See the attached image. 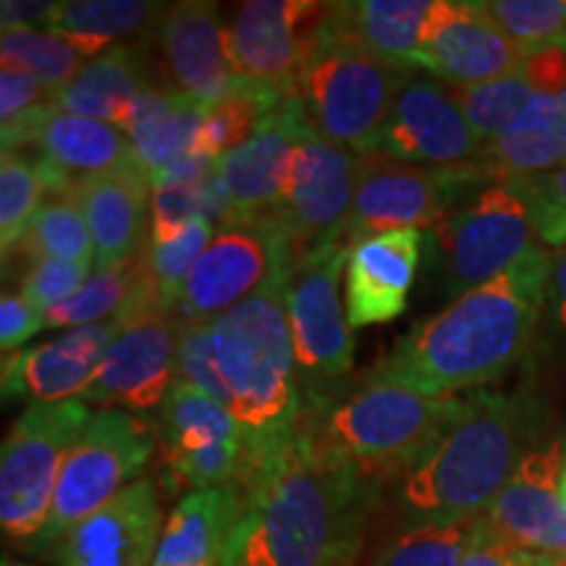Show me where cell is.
<instances>
[{"label":"cell","instance_id":"obj_34","mask_svg":"<svg viewBox=\"0 0 566 566\" xmlns=\"http://www.w3.org/2000/svg\"><path fill=\"white\" fill-rule=\"evenodd\" d=\"M483 516L457 522H409L378 554L375 566H462Z\"/></svg>","mask_w":566,"mask_h":566},{"label":"cell","instance_id":"obj_20","mask_svg":"<svg viewBox=\"0 0 566 566\" xmlns=\"http://www.w3.org/2000/svg\"><path fill=\"white\" fill-rule=\"evenodd\" d=\"M179 317L163 315L126 328L113 342L82 399L87 405L150 415L176 380Z\"/></svg>","mask_w":566,"mask_h":566},{"label":"cell","instance_id":"obj_48","mask_svg":"<svg viewBox=\"0 0 566 566\" xmlns=\"http://www.w3.org/2000/svg\"><path fill=\"white\" fill-rule=\"evenodd\" d=\"M42 331V315L19 292H3L0 300V349L19 352V346Z\"/></svg>","mask_w":566,"mask_h":566},{"label":"cell","instance_id":"obj_54","mask_svg":"<svg viewBox=\"0 0 566 566\" xmlns=\"http://www.w3.org/2000/svg\"><path fill=\"white\" fill-rule=\"evenodd\" d=\"M0 566H30V564H19V562H11V558H3Z\"/></svg>","mask_w":566,"mask_h":566},{"label":"cell","instance_id":"obj_17","mask_svg":"<svg viewBox=\"0 0 566 566\" xmlns=\"http://www.w3.org/2000/svg\"><path fill=\"white\" fill-rule=\"evenodd\" d=\"M483 3L433 0L420 40V69L451 84H480L514 74L527 59Z\"/></svg>","mask_w":566,"mask_h":566},{"label":"cell","instance_id":"obj_44","mask_svg":"<svg viewBox=\"0 0 566 566\" xmlns=\"http://www.w3.org/2000/svg\"><path fill=\"white\" fill-rule=\"evenodd\" d=\"M200 184L153 189L150 239H147V242L153 244L174 242L176 237H181V233L187 231L189 223L197 221V218H202Z\"/></svg>","mask_w":566,"mask_h":566},{"label":"cell","instance_id":"obj_50","mask_svg":"<svg viewBox=\"0 0 566 566\" xmlns=\"http://www.w3.org/2000/svg\"><path fill=\"white\" fill-rule=\"evenodd\" d=\"M216 158H210L208 153H202L200 147H192L189 153H184L181 158L168 163L163 171H158L150 179L153 189H166V187H189V184H200L202 179L216 171Z\"/></svg>","mask_w":566,"mask_h":566},{"label":"cell","instance_id":"obj_5","mask_svg":"<svg viewBox=\"0 0 566 566\" xmlns=\"http://www.w3.org/2000/svg\"><path fill=\"white\" fill-rule=\"evenodd\" d=\"M462 409L457 396L438 399L365 378L352 391L302 396L300 433L323 459L373 485L388 472L407 475Z\"/></svg>","mask_w":566,"mask_h":566},{"label":"cell","instance_id":"obj_30","mask_svg":"<svg viewBox=\"0 0 566 566\" xmlns=\"http://www.w3.org/2000/svg\"><path fill=\"white\" fill-rule=\"evenodd\" d=\"M208 111V105L181 95L163 82L142 92L132 105L124 132L147 179L192 150Z\"/></svg>","mask_w":566,"mask_h":566},{"label":"cell","instance_id":"obj_55","mask_svg":"<svg viewBox=\"0 0 566 566\" xmlns=\"http://www.w3.org/2000/svg\"><path fill=\"white\" fill-rule=\"evenodd\" d=\"M564 244H566V233H564ZM564 244H562V247H564Z\"/></svg>","mask_w":566,"mask_h":566},{"label":"cell","instance_id":"obj_33","mask_svg":"<svg viewBox=\"0 0 566 566\" xmlns=\"http://www.w3.org/2000/svg\"><path fill=\"white\" fill-rule=\"evenodd\" d=\"M27 260H63V263L95 265V242L74 197H53L38 210L19 247ZM9 263V260H6Z\"/></svg>","mask_w":566,"mask_h":566},{"label":"cell","instance_id":"obj_37","mask_svg":"<svg viewBox=\"0 0 566 566\" xmlns=\"http://www.w3.org/2000/svg\"><path fill=\"white\" fill-rule=\"evenodd\" d=\"M0 61L3 69H19L40 80L42 87L53 95L80 74L87 59L53 32L27 30L3 32L0 38Z\"/></svg>","mask_w":566,"mask_h":566},{"label":"cell","instance_id":"obj_23","mask_svg":"<svg viewBox=\"0 0 566 566\" xmlns=\"http://www.w3.org/2000/svg\"><path fill=\"white\" fill-rule=\"evenodd\" d=\"M122 334V325L108 321L66 331L34 349L13 352L3 359V399H24L32 405L82 399Z\"/></svg>","mask_w":566,"mask_h":566},{"label":"cell","instance_id":"obj_22","mask_svg":"<svg viewBox=\"0 0 566 566\" xmlns=\"http://www.w3.org/2000/svg\"><path fill=\"white\" fill-rule=\"evenodd\" d=\"M564 457L562 441L530 451L483 516L516 546L566 562V504L558 491Z\"/></svg>","mask_w":566,"mask_h":566},{"label":"cell","instance_id":"obj_21","mask_svg":"<svg viewBox=\"0 0 566 566\" xmlns=\"http://www.w3.org/2000/svg\"><path fill=\"white\" fill-rule=\"evenodd\" d=\"M158 488L142 478L95 514L76 522L55 546L59 566H153L163 533Z\"/></svg>","mask_w":566,"mask_h":566},{"label":"cell","instance_id":"obj_4","mask_svg":"<svg viewBox=\"0 0 566 566\" xmlns=\"http://www.w3.org/2000/svg\"><path fill=\"white\" fill-rule=\"evenodd\" d=\"M286 275H271L250 300L210 323L231 415L244 433L250 472L300 433L302 384L286 313ZM250 478V475H247Z\"/></svg>","mask_w":566,"mask_h":566},{"label":"cell","instance_id":"obj_57","mask_svg":"<svg viewBox=\"0 0 566 566\" xmlns=\"http://www.w3.org/2000/svg\"><path fill=\"white\" fill-rule=\"evenodd\" d=\"M153 566H155V564H153Z\"/></svg>","mask_w":566,"mask_h":566},{"label":"cell","instance_id":"obj_45","mask_svg":"<svg viewBox=\"0 0 566 566\" xmlns=\"http://www.w3.org/2000/svg\"><path fill=\"white\" fill-rule=\"evenodd\" d=\"M562 562L564 558L537 554V551L506 541L504 535H499L488 525L483 516V525H480L475 541L467 551L462 566H558Z\"/></svg>","mask_w":566,"mask_h":566},{"label":"cell","instance_id":"obj_18","mask_svg":"<svg viewBox=\"0 0 566 566\" xmlns=\"http://www.w3.org/2000/svg\"><path fill=\"white\" fill-rule=\"evenodd\" d=\"M158 80L192 101L218 105L242 87L226 48L221 11L208 0H184L163 11L155 27Z\"/></svg>","mask_w":566,"mask_h":566},{"label":"cell","instance_id":"obj_32","mask_svg":"<svg viewBox=\"0 0 566 566\" xmlns=\"http://www.w3.org/2000/svg\"><path fill=\"white\" fill-rule=\"evenodd\" d=\"M433 0H363L349 3V21L365 51L386 66L420 69V40Z\"/></svg>","mask_w":566,"mask_h":566},{"label":"cell","instance_id":"obj_31","mask_svg":"<svg viewBox=\"0 0 566 566\" xmlns=\"http://www.w3.org/2000/svg\"><path fill=\"white\" fill-rule=\"evenodd\" d=\"M168 6L145 0H69L59 3L51 30L92 61L139 34L155 32Z\"/></svg>","mask_w":566,"mask_h":566},{"label":"cell","instance_id":"obj_42","mask_svg":"<svg viewBox=\"0 0 566 566\" xmlns=\"http://www.w3.org/2000/svg\"><path fill=\"white\" fill-rule=\"evenodd\" d=\"M176 378L187 380L200 391L210 394L231 409V396L226 380L218 370L216 346H212V328L200 323L179 321V349H176Z\"/></svg>","mask_w":566,"mask_h":566},{"label":"cell","instance_id":"obj_49","mask_svg":"<svg viewBox=\"0 0 566 566\" xmlns=\"http://www.w3.org/2000/svg\"><path fill=\"white\" fill-rule=\"evenodd\" d=\"M55 11H59V3H51V0H3V6H0V30L48 32Z\"/></svg>","mask_w":566,"mask_h":566},{"label":"cell","instance_id":"obj_19","mask_svg":"<svg viewBox=\"0 0 566 566\" xmlns=\"http://www.w3.org/2000/svg\"><path fill=\"white\" fill-rule=\"evenodd\" d=\"M307 113L296 95L281 97L242 145L216 163L229 189L239 226L265 221L281 208L292 179L296 142L307 126Z\"/></svg>","mask_w":566,"mask_h":566},{"label":"cell","instance_id":"obj_41","mask_svg":"<svg viewBox=\"0 0 566 566\" xmlns=\"http://www.w3.org/2000/svg\"><path fill=\"white\" fill-rule=\"evenodd\" d=\"M483 6L525 51L566 38V0H488Z\"/></svg>","mask_w":566,"mask_h":566},{"label":"cell","instance_id":"obj_26","mask_svg":"<svg viewBox=\"0 0 566 566\" xmlns=\"http://www.w3.org/2000/svg\"><path fill=\"white\" fill-rule=\"evenodd\" d=\"M150 179L142 166L90 176L74 187V197L87 218L95 242V271L129 263L145 250V216Z\"/></svg>","mask_w":566,"mask_h":566},{"label":"cell","instance_id":"obj_53","mask_svg":"<svg viewBox=\"0 0 566 566\" xmlns=\"http://www.w3.org/2000/svg\"><path fill=\"white\" fill-rule=\"evenodd\" d=\"M359 556H352V558H342V562H336V564H331V566H359V562H357Z\"/></svg>","mask_w":566,"mask_h":566},{"label":"cell","instance_id":"obj_40","mask_svg":"<svg viewBox=\"0 0 566 566\" xmlns=\"http://www.w3.org/2000/svg\"><path fill=\"white\" fill-rule=\"evenodd\" d=\"M210 242L212 223L205 221V218H197V221L189 223L187 231H184L181 237H176L174 242H147L145 271L150 275L153 286L158 289L160 300L166 302V307L171 310V313H179L189 273H192V268L197 265V260L202 258V252L208 250Z\"/></svg>","mask_w":566,"mask_h":566},{"label":"cell","instance_id":"obj_24","mask_svg":"<svg viewBox=\"0 0 566 566\" xmlns=\"http://www.w3.org/2000/svg\"><path fill=\"white\" fill-rule=\"evenodd\" d=\"M420 254L417 229L388 231L349 247L344 300L352 331L391 323L405 313Z\"/></svg>","mask_w":566,"mask_h":566},{"label":"cell","instance_id":"obj_3","mask_svg":"<svg viewBox=\"0 0 566 566\" xmlns=\"http://www.w3.org/2000/svg\"><path fill=\"white\" fill-rule=\"evenodd\" d=\"M546 407L530 391H478L462 415L401 480L399 501L409 522H457L488 506L537 449Z\"/></svg>","mask_w":566,"mask_h":566},{"label":"cell","instance_id":"obj_10","mask_svg":"<svg viewBox=\"0 0 566 566\" xmlns=\"http://www.w3.org/2000/svg\"><path fill=\"white\" fill-rule=\"evenodd\" d=\"M495 176L480 160L462 166L430 168L409 166L378 153H359L357 187L346 218L344 242L357 244L380 233L417 229H433V223Z\"/></svg>","mask_w":566,"mask_h":566},{"label":"cell","instance_id":"obj_39","mask_svg":"<svg viewBox=\"0 0 566 566\" xmlns=\"http://www.w3.org/2000/svg\"><path fill=\"white\" fill-rule=\"evenodd\" d=\"M42 189L38 166L21 153H3L0 158V239L3 260L11 258L32 218L42 208Z\"/></svg>","mask_w":566,"mask_h":566},{"label":"cell","instance_id":"obj_36","mask_svg":"<svg viewBox=\"0 0 566 566\" xmlns=\"http://www.w3.org/2000/svg\"><path fill=\"white\" fill-rule=\"evenodd\" d=\"M449 90L462 108L467 124L472 126V132L478 134L483 145L499 139L514 124V118L537 97L520 71L493 82L451 84Z\"/></svg>","mask_w":566,"mask_h":566},{"label":"cell","instance_id":"obj_51","mask_svg":"<svg viewBox=\"0 0 566 566\" xmlns=\"http://www.w3.org/2000/svg\"><path fill=\"white\" fill-rule=\"evenodd\" d=\"M548 300L554 307V317L558 331L566 336V244L554 252V265H551Z\"/></svg>","mask_w":566,"mask_h":566},{"label":"cell","instance_id":"obj_1","mask_svg":"<svg viewBox=\"0 0 566 566\" xmlns=\"http://www.w3.org/2000/svg\"><path fill=\"white\" fill-rule=\"evenodd\" d=\"M221 566H331L359 556L373 485L296 433L244 480Z\"/></svg>","mask_w":566,"mask_h":566},{"label":"cell","instance_id":"obj_25","mask_svg":"<svg viewBox=\"0 0 566 566\" xmlns=\"http://www.w3.org/2000/svg\"><path fill=\"white\" fill-rule=\"evenodd\" d=\"M38 166L45 197H69L82 179L137 166L129 137L118 126L55 108L40 134Z\"/></svg>","mask_w":566,"mask_h":566},{"label":"cell","instance_id":"obj_46","mask_svg":"<svg viewBox=\"0 0 566 566\" xmlns=\"http://www.w3.org/2000/svg\"><path fill=\"white\" fill-rule=\"evenodd\" d=\"M533 187L537 212H541V237L543 244L562 247L566 233V166L556 171L533 176Z\"/></svg>","mask_w":566,"mask_h":566},{"label":"cell","instance_id":"obj_14","mask_svg":"<svg viewBox=\"0 0 566 566\" xmlns=\"http://www.w3.org/2000/svg\"><path fill=\"white\" fill-rule=\"evenodd\" d=\"M359 153L321 137L313 124L296 142L292 179L281 208L265 218L281 231L294 258L315 247L344 242L346 218L357 187Z\"/></svg>","mask_w":566,"mask_h":566},{"label":"cell","instance_id":"obj_11","mask_svg":"<svg viewBox=\"0 0 566 566\" xmlns=\"http://www.w3.org/2000/svg\"><path fill=\"white\" fill-rule=\"evenodd\" d=\"M346 260L349 244L334 242L300 254L289 265L286 313L302 396L325 391L354 365V336L342 296Z\"/></svg>","mask_w":566,"mask_h":566},{"label":"cell","instance_id":"obj_35","mask_svg":"<svg viewBox=\"0 0 566 566\" xmlns=\"http://www.w3.org/2000/svg\"><path fill=\"white\" fill-rule=\"evenodd\" d=\"M142 254L145 250L129 263L111 268V271H95L80 292L61 302L59 307H53L51 313L42 315V331H74L84 328V325H97L101 321H113L122 313L132 289L137 286L142 263H145Z\"/></svg>","mask_w":566,"mask_h":566},{"label":"cell","instance_id":"obj_13","mask_svg":"<svg viewBox=\"0 0 566 566\" xmlns=\"http://www.w3.org/2000/svg\"><path fill=\"white\" fill-rule=\"evenodd\" d=\"M331 3L313 0H250L226 27L233 74L252 87L296 95L321 45Z\"/></svg>","mask_w":566,"mask_h":566},{"label":"cell","instance_id":"obj_56","mask_svg":"<svg viewBox=\"0 0 566 566\" xmlns=\"http://www.w3.org/2000/svg\"><path fill=\"white\" fill-rule=\"evenodd\" d=\"M558 566H566V562H562V564H558Z\"/></svg>","mask_w":566,"mask_h":566},{"label":"cell","instance_id":"obj_2","mask_svg":"<svg viewBox=\"0 0 566 566\" xmlns=\"http://www.w3.org/2000/svg\"><path fill=\"white\" fill-rule=\"evenodd\" d=\"M554 254L537 250L457 296L449 307L407 331L367 375L424 396H454L501 378L533 342L548 296Z\"/></svg>","mask_w":566,"mask_h":566},{"label":"cell","instance_id":"obj_15","mask_svg":"<svg viewBox=\"0 0 566 566\" xmlns=\"http://www.w3.org/2000/svg\"><path fill=\"white\" fill-rule=\"evenodd\" d=\"M294 254L281 231L268 221L221 229L189 273L179 321L210 325L258 292Z\"/></svg>","mask_w":566,"mask_h":566},{"label":"cell","instance_id":"obj_27","mask_svg":"<svg viewBox=\"0 0 566 566\" xmlns=\"http://www.w3.org/2000/svg\"><path fill=\"white\" fill-rule=\"evenodd\" d=\"M158 82L147 45L126 42L84 63L80 74L55 92L53 105L71 116L95 118L124 129L137 97Z\"/></svg>","mask_w":566,"mask_h":566},{"label":"cell","instance_id":"obj_29","mask_svg":"<svg viewBox=\"0 0 566 566\" xmlns=\"http://www.w3.org/2000/svg\"><path fill=\"white\" fill-rule=\"evenodd\" d=\"M478 160L495 179H533L566 166V92L537 95Z\"/></svg>","mask_w":566,"mask_h":566},{"label":"cell","instance_id":"obj_28","mask_svg":"<svg viewBox=\"0 0 566 566\" xmlns=\"http://www.w3.org/2000/svg\"><path fill=\"white\" fill-rule=\"evenodd\" d=\"M239 485H212L184 493L163 525L155 566H221L226 543L242 514Z\"/></svg>","mask_w":566,"mask_h":566},{"label":"cell","instance_id":"obj_52","mask_svg":"<svg viewBox=\"0 0 566 566\" xmlns=\"http://www.w3.org/2000/svg\"><path fill=\"white\" fill-rule=\"evenodd\" d=\"M558 491H562V499L566 504V457H564V470H562V483H558Z\"/></svg>","mask_w":566,"mask_h":566},{"label":"cell","instance_id":"obj_7","mask_svg":"<svg viewBox=\"0 0 566 566\" xmlns=\"http://www.w3.org/2000/svg\"><path fill=\"white\" fill-rule=\"evenodd\" d=\"M412 71L386 66L352 30L349 3H331L321 45L304 71L300 97L313 129L352 153H370Z\"/></svg>","mask_w":566,"mask_h":566},{"label":"cell","instance_id":"obj_43","mask_svg":"<svg viewBox=\"0 0 566 566\" xmlns=\"http://www.w3.org/2000/svg\"><path fill=\"white\" fill-rule=\"evenodd\" d=\"M92 263H63V260H32L21 279L19 294L40 315L51 313L90 281Z\"/></svg>","mask_w":566,"mask_h":566},{"label":"cell","instance_id":"obj_47","mask_svg":"<svg viewBox=\"0 0 566 566\" xmlns=\"http://www.w3.org/2000/svg\"><path fill=\"white\" fill-rule=\"evenodd\" d=\"M45 103H53L51 92L42 87L40 80H34L32 74L19 69L0 71V126H9L30 116Z\"/></svg>","mask_w":566,"mask_h":566},{"label":"cell","instance_id":"obj_38","mask_svg":"<svg viewBox=\"0 0 566 566\" xmlns=\"http://www.w3.org/2000/svg\"><path fill=\"white\" fill-rule=\"evenodd\" d=\"M279 101L281 95H275V92L242 84L226 101L212 105L208 111V118H205L195 147H200L210 158L221 160L226 153L242 145L244 139H250V134L258 129V124L263 122L273 105H279Z\"/></svg>","mask_w":566,"mask_h":566},{"label":"cell","instance_id":"obj_8","mask_svg":"<svg viewBox=\"0 0 566 566\" xmlns=\"http://www.w3.org/2000/svg\"><path fill=\"white\" fill-rule=\"evenodd\" d=\"M84 399L30 405L13 420L0 449V527L17 546L32 548L48 514L66 459L92 422Z\"/></svg>","mask_w":566,"mask_h":566},{"label":"cell","instance_id":"obj_12","mask_svg":"<svg viewBox=\"0 0 566 566\" xmlns=\"http://www.w3.org/2000/svg\"><path fill=\"white\" fill-rule=\"evenodd\" d=\"M163 480L174 493L242 485L250 475L244 433L229 407L176 378L160 407Z\"/></svg>","mask_w":566,"mask_h":566},{"label":"cell","instance_id":"obj_6","mask_svg":"<svg viewBox=\"0 0 566 566\" xmlns=\"http://www.w3.org/2000/svg\"><path fill=\"white\" fill-rule=\"evenodd\" d=\"M543 250L530 179H493L464 195L430 229V273L446 296H462Z\"/></svg>","mask_w":566,"mask_h":566},{"label":"cell","instance_id":"obj_16","mask_svg":"<svg viewBox=\"0 0 566 566\" xmlns=\"http://www.w3.org/2000/svg\"><path fill=\"white\" fill-rule=\"evenodd\" d=\"M483 142L467 124L451 90L430 76H412L388 111L373 150L409 166L449 168L478 160Z\"/></svg>","mask_w":566,"mask_h":566},{"label":"cell","instance_id":"obj_9","mask_svg":"<svg viewBox=\"0 0 566 566\" xmlns=\"http://www.w3.org/2000/svg\"><path fill=\"white\" fill-rule=\"evenodd\" d=\"M153 449L155 430L139 415L124 409L95 412L87 433L66 459L51 514L30 551H53L76 522L95 514L113 495L142 480L139 475L150 462Z\"/></svg>","mask_w":566,"mask_h":566}]
</instances>
